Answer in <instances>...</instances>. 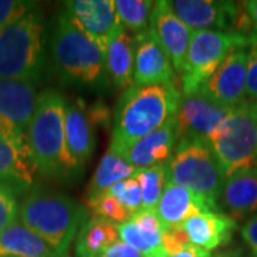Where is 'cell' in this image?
Wrapping results in <instances>:
<instances>
[{
	"mask_svg": "<svg viewBox=\"0 0 257 257\" xmlns=\"http://www.w3.org/2000/svg\"><path fill=\"white\" fill-rule=\"evenodd\" d=\"M182 92L176 84L132 86L120 97L110 149L121 152L163 127L177 114Z\"/></svg>",
	"mask_w": 257,
	"mask_h": 257,
	"instance_id": "obj_1",
	"label": "cell"
},
{
	"mask_svg": "<svg viewBox=\"0 0 257 257\" xmlns=\"http://www.w3.org/2000/svg\"><path fill=\"white\" fill-rule=\"evenodd\" d=\"M66 101L55 90L37 96L26 136L36 170L46 177L69 180L82 172L69 153L64 132Z\"/></svg>",
	"mask_w": 257,
	"mask_h": 257,
	"instance_id": "obj_2",
	"label": "cell"
},
{
	"mask_svg": "<svg viewBox=\"0 0 257 257\" xmlns=\"http://www.w3.org/2000/svg\"><path fill=\"white\" fill-rule=\"evenodd\" d=\"M23 226L46 241L59 257H67L69 247L89 220V211L62 193L32 190L19 207Z\"/></svg>",
	"mask_w": 257,
	"mask_h": 257,
	"instance_id": "obj_3",
	"label": "cell"
},
{
	"mask_svg": "<svg viewBox=\"0 0 257 257\" xmlns=\"http://www.w3.org/2000/svg\"><path fill=\"white\" fill-rule=\"evenodd\" d=\"M43 63V19L32 9L0 33V80L36 83Z\"/></svg>",
	"mask_w": 257,
	"mask_h": 257,
	"instance_id": "obj_4",
	"label": "cell"
},
{
	"mask_svg": "<svg viewBox=\"0 0 257 257\" xmlns=\"http://www.w3.org/2000/svg\"><path fill=\"white\" fill-rule=\"evenodd\" d=\"M167 183L183 186L200 194L217 211L224 176L209 142L182 140L166 165Z\"/></svg>",
	"mask_w": 257,
	"mask_h": 257,
	"instance_id": "obj_5",
	"label": "cell"
},
{
	"mask_svg": "<svg viewBox=\"0 0 257 257\" xmlns=\"http://www.w3.org/2000/svg\"><path fill=\"white\" fill-rule=\"evenodd\" d=\"M52 57L66 82L94 84L106 69L104 52L74 25L66 12L57 16L52 36Z\"/></svg>",
	"mask_w": 257,
	"mask_h": 257,
	"instance_id": "obj_6",
	"label": "cell"
},
{
	"mask_svg": "<svg viewBox=\"0 0 257 257\" xmlns=\"http://www.w3.org/2000/svg\"><path fill=\"white\" fill-rule=\"evenodd\" d=\"M224 179L257 166V103L244 101L230 111L209 140Z\"/></svg>",
	"mask_w": 257,
	"mask_h": 257,
	"instance_id": "obj_7",
	"label": "cell"
},
{
	"mask_svg": "<svg viewBox=\"0 0 257 257\" xmlns=\"http://www.w3.org/2000/svg\"><path fill=\"white\" fill-rule=\"evenodd\" d=\"M248 46L250 39L236 33L219 30L193 32L183 73L180 76L182 94L202 89L231 50Z\"/></svg>",
	"mask_w": 257,
	"mask_h": 257,
	"instance_id": "obj_8",
	"label": "cell"
},
{
	"mask_svg": "<svg viewBox=\"0 0 257 257\" xmlns=\"http://www.w3.org/2000/svg\"><path fill=\"white\" fill-rule=\"evenodd\" d=\"M231 110L233 109L213 100L202 89L182 94L175 117L177 143L193 139L209 142Z\"/></svg>",
	"mask_w": 257,
	"mask_h": 257,
	"instance_id": "obj_9",
	"label": "cell"
},
{
	"mask_svg": "<svg viewBox=\"0 0 257 257\" xmlns=\"http://www.w3.org/2000/svg\"><path fill=\"white\" fill-rule=\"evenodd\" d=\"M176 80L175 67L153 29L149 26L142 33L135 35L133 86L176 84Z\"/></svg>",
	"mask_w": 257,
	"mask_h": 257,
	"instance_id": "obj_10",
	"label": "cell"
},
{
	"mask_svg": "<svg viewBox=\"0 0 257 257\" xmlns=\"http://www.w3.org/2000/svg\"><path fill=\"white\" fill-rule=\"evenodd\" d=\"M248 47H236L223 60L202 90L213 100L234 109L246 101Z\"/></svg>",
	"mask_w": 257,
	"mask_h": 257,
	"instance_id": "obj_11",
	"label": "cell"
},
{
	"mask_svg": "<svg viewBox=\"0 0 257 257\" xmlns=\"http://www.w3.org/2000/svg\"><path fill=\"white\" fill-rule=\"evenodd\" d=\"M74 25L106 53L110 37L121 28L111 0H74L64 10Z\"/></svg>",
	"mask_w": 257,
	"mask_h": 257,
	"instance_id": "obj_12",
	"label": "cell"
},
{
	"mask_svg": "<svg viewBox=\"0 0 257 257\" xmlns=\"http://www.w3.org/2000/svg\"><path fill=\"white\" fill-rule=\"evenodd\" d=\"M150 28L156 33L160 45L175 67L176 74L180 79L193 32L176 16L170 2L166 0L155 2L150 15Z\"/></svg>",
	"mask_w": 257,
	"mask_h": 257,
	"instance_id": "obj_13",
	"label": "cell"
},
{
	"mask_svg": "<svg viewBox=\"0 0 257 257\" xmlns=\"http://www.w3.org/2000/svg\"><path fill=\"white\" fill-rule=\"evenodd\" d=\"M170 6L177 18L192 32L219 30L233 33V23L237 12L234 2L213 0H176Z\"/></svg>",
	"mask_w": 257,
	"mask_h": 257,
	"instance_id": "obj_14",
	"label": "cell"
},
{
	"mask_svg": "<svg viewBox=\"0 0 257 257\" xmlns=\"http://www.w3.org/2000/svg\"><path fill=\"white\" fill-rule=\"evenodd\" d=\"M175 117L169 120L163 127L119 152L120 156L126 159L138 170L167 165L177 145Z\"/></svg>",
	"mask_w": 257,
	"mask_h": 257,
	"instance_id": "obj_15",
	"label": "cell"
},
{
	"mask_svg": "<svg viewBox=\"0 0 257 257\" xmlns=\"http://www.w3.org/2000/svg\"><path fill=\"white\" fill-rule=\"evenodd\" d=\"M219 209L234 221L244 220L257 211V166L224 180Z\"/></svg>",
	"mask_w": 257,
	"mask_h": 257,
	"instance_id": "obj_16",
	"label": "cell"
},
{
	"mask_svg": "<svg viewBox=\"0 0 257 257\" xmlns=\"http://www.w3.org/2000/svg\"><path fill=\"white\" fill-rule=\"evenodd\" d=\"M36 172L29 146H22L0 133V184L16 194L28 192Z\"/></svg>",
	"mask_w": 257,
	"mask_h": 257,
	"instance_id": "obj_17",
	"label": "cell"
},
{
	"mask_svg": "<svg viewBox=\"0 0 257 257\" xmlns=\"http://www.w3.org/2000/svg\"><path fill=\"white\" fill-rule=\"evenodd\" d=\"M204 211L217 210L200 194L173 183L166 184L165 192L156 209L157 216L165 230L182 226L190 217Z\"/></svg>",
	"mask_w": 257,
	"mask_h": 257,
	"instance_id": "obj_18",
	"label": "cell"
},
{
	"mask_svg": "<svg viewBox=\"0 0 257 257\" xmlns=\"http://www.w3.org/2000/svg\"><path fill=\"white\" fill-rule=\"evenodd\" d=\"M193 246L210 253L227 244L237 229V221L221 211H204L182 224Z\"/></svg>",
	"mask_w": 257,
	"mask_h": 257,
	"instance_id": "obj_19",
	"label": "cell"
},
{
	"mask_svg": "<svg viewBox=\"0 0 257 257\" xmlns=\"http://www.w3.org/2000/svg\"><path fill=\"white\" fill-rule=\"evenodd\" d=\"M36 83L0 80V117L28 132L37 103Z\"/></svg>",
	"mask_w": 257,
	"mask_h": 257,
	"instance_id": "obj_20",
	"label": "cell"
},
{
	"mask_svg": "<svg viewBox=\"0 0 257 257\" xmlns=\"http://www.w3.org/2000/svg\"><path fill=\"white\" fill-rule=\"evenodd\" d=\"M117 231L119 239L142 256H150L163 248L165 227L156 211L142 209L128 221L117 224Z\"/></svg>",
	"mask_w": 257,
	"mask_h": 257,
	"instance_id": "obj_21",
	"label": "cell"
},
{
	"mask_svg": "<svg viewBox=\"0 0 257 257\" xmlns=\"http://www.w3.org/2000/svg\"><path fill=\"white\" fill-rule=\"evenodd\" d=\"M64 132L69 153L76 166L83 170L94 150V130L89 113L83 109L79 101L66 103Z\"/></svg>",
	"mask_w": 257,
	"mask_h": 257,
	"instance_id": "obj_22",
	"label": "cell"
},
{
	"mask_svg": "<svg viewBox=\"0 0 257 257\" xmlns=\"http://www.w3.org/2000/svg\"><path fill=\"white\" fill-rule=\"evenodd\" d=\"M104 63L111 83L119 90H127L133 86L135 36L123 26L110 37L104 53Z\"/></svg>",
	"mask_w": 257,
	"mask_h": 257,
	"instance_id": "obj_23",
	"label": "cell"
},
{
	"mask_svg": "<svg viewBox=\"0 0 257 257\" xmlns=\"http://www.w3.org/2000/svg\"><path fill=\"white\" fill-rule=\"evenodd\" d=\"M0 257H59L42 237L20 221L0 233Z\"/></svg>",
	"mask_w": 257,
	"mask_h": 257,
	"instance_id": "obj_24",
	"label": "cell"
},
{
	"mask_svg": "<svg viewBox=\"0 0 257 257\" xmlns=\"http://www.w3.org/2000/svg\"><path fill=\"white\" fill-rule=\"evenodd\" d=\"M76 237V257H100L119 240L117 224L92 216Z\"/></svg>",
	"mask_w": 257,
	"mask_h": 257,
	"instance_id": "obj_25",
	"label": "cell"
},
{
	"mask_svg": "<svg viewBox=\"0 0 257 257\" xmlns=\"http://www.w3.org/2000/svg\"><path fill=\"white\" fill-rule=\"evenodd\" d=\"M136 173L138 169H135L126 159H123L119 153H116L109 147L106 155L99 162V166L92 177V182L87 187L86 202H92L97 196L111 189L116 183L126 180L128 177H133Z\"/></svg>",
	"mask_w": 257,
	"mask_h": 257,
	"instance_id": "obj_26",
	"label": "cell"
},
{
	"mask_svg": "<svg viewBox=\"0 0 257 257\" xmlns=\"http://www.w3.org/2000/svg\"><path fill=\"white\" fill-rule=\"evenodd\" d=\"M135 177L142 187V209L156 211L160 197L167 184V170L165 166H155L138 170Z\"/></svg>",
	"mask_w": 257,
	"mask_h": 257,
	"instance_id": "obj_27",
	"label": "cell"
},
{
	"mask_svg": "<svg viewBox=\"0 0 257 257\" xmlns=\"http://www.w3.org/2000/svg\"><path fill=\"white\" fill-rule=\"evenodd\" d=\"M116 12L120 25L135 35L142 33L150 26V15L155 2L146 0H116Z\"/></svg>",
	"mask_w": 257,
	"mask_h": 257,
	"instance_id": "obj_28",
	"label": "cell"
},
{
	"mask_svg": "<svg viewBox=\"0 0 257 257\" xmlns=\"http://www.w3.org/2000/svg\"><path fill=\"white\" fill-rule=\"evenodd\" d=\"M87 206H89V209H90L94 217L106 219V220L111 221L114 224L116 223L117 224H123V223H126V221L132 219V214L109 192L97 196L94 200L87 203Z\"/></svg>",
	"mask_w": 257,
	"mask_h": 257,
	"instance_id": "obj_29",
	"label": "cell"
},
{
	"mask_svg": "<svg viewBox=\"0 0 257 257\" xmlns=\"http://www.w3.org/2000/svg\"><path fill=\"white\" fill-rule=\"evenodd\" d=\"M107 192L119 200L120 204L132 214V217L142 210V187L135 176L116 183Z\"/></svg>",
	"mask_w": 257,
	"mask_h": 257,
	"instance_id": "obj_30",
	"label": "cell"
},
{
	"mask_svg": "<svg viewBox=\"0 0 257 257\" xmlns=\"http://www.w3.org/2000/svg\"><path fill=\"white\" fill-rule=\"evenodd\" d=\"M33 9L30 2L22 0H0V33L16 23L28 12Z\"/></svg>",
	"mask_w": 257,
	"mask_h": 257,
	"instance_id": "obj_31",
	"label": "cell"
},
{
	"mask_svg": "<svg viewBox=\"0 0 257 257\" xmlns=\"http://www.w3.org/2000/svg\"><path fill=\"white\" fill-rule=\"evenodd\" d=\"M19 207L16 193L0 184V233L18 220Z\"/></svg>",
	"mask_w": 257,
	"mask_h": 257,
	"instance_id": "obj_32",
	"label": "cell"
},
{
	"mask_svg": "<svg viewBox=\"0 0 257 257\" xmlns=\"http://www.w3.org/2000/svg\"><path fill=\"white\" fill-rule=\"evenodd\" d=\"M246 101L257 103V36L250 39V46H248Z\"/></svg>",
	"mask_w": 257,
	"mask_h": 257,
	"instance_id": "obj_33",
	"label": "cell"
},
{
	"mask_svg": "<svg viewBox=\"0 0 257 257\" xmlns=\"http://www.w3.org/2000/svg\"><path fill=\"white\" fill-rule=\"evenodd\" d=\"M192 246L183 226L166 229L163 233V248L167 256H175L186 247Z\"/></svg>",
	"mask_w": 257,
	"mask_h": 257,
	"instance_id": "obj_34",
	"label": "cell"
},
{
	"mask_svg": "<svg viewBox=\"0 0 257 257\" xmlns=\"http://www.w3.org/2000/svg\"><path fill=\"white\" fill-rule=\"evenodd\" d=\"M241 237L246 241L253 257H257V213L246 220L241 227Z\"/></svg>",
	"mask_w": 257,
	"mask_h": 257,
	"instance_id": "obj_35",
	"label": "cell"
},
{
	"mask_svg": "<svg viewBox=\"0 0 257 257\" xmlns=\"http://www.w3.org/2000/svg\"><path fill=\"white\" fill-rule=\"evenodd\" d=\"M100 257H145L142 256L139 251L135 248L127 246L126 243H123L121 240H117L114 244H111L110 247L107 248Z\"/></svg>",
	"mask_w": 257,
	"mask_h": 257,
	"instance_id": "obj_36",
	"label": "cell"
},
{
	"mask_svg": "<svg viewBox=\"0 0 257 257\" xmlns=\"http://www.w3.org/2000/svg\"><path fill=\"white\" fill-rule=\"evenodd\" d=\"M211 257H253V254L250 250L241 247V246H231V247L223 248L220 251H217Z\"/></svg>",
	"mask_w": 257,
	"mask_h": 257,
	"instance_id": "obj_37",
	"label": "cell"
},
{
	"mask_svg": "<svg viewBox=\"0 0 257 257\" xmlns=\"http://www.w3.org/2000/svg\"><path fill=\"white\" fill-rule=\"evenodd\" d=\"M167 257H211L209 251L203 250L200 247H196V246H189L184 250H182L180 253H177L175 256H167Z\"/></svg>",
	"mask_w": 257,
	"mask_h": 257,
	"instance_id": "obj_38",
	"label": "cell"
},
{
	"mask_svg": "<svg viewBox=\"0 0 257 257\" xmlns=\"http://www.w3.org/2000/svg\"><path fill=\"white\" fill-rule=\"evenodd\" d=\"M244 8L247 10L248 16L251 19L253 23V29H254V35L257 36V0H251V2H243Z\"/></svg>",
	"mask_w": 257,
	"mask_h": 257,
	"instance_id": "obj_39",
	"label": "cell"
},
{
	"mask_svg": "<svg viewBox=\"0 0 257 257\" xmlns=\"http://www.w3.org/2000/svg\"><path fill=\"white\" fill-rule=\"evenodd\" d=\"M146 257H167V254H166L165 248H160V250H157L156 253H153V254H150V256Z\"/></svg>",
	"mask_w": 257,
	"mask_h": 257,
	"instance_id": "obj_40",
	"label": "cell"
}]
</instances>
